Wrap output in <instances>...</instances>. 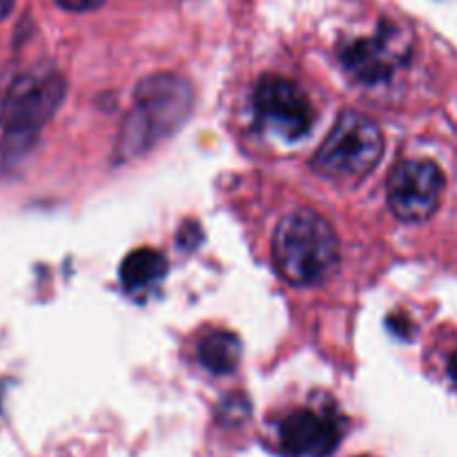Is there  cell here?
Returning a JSON list of instances; mask_svg holds the SVG:
<instances>
[{
	"instance_id": "9a60e30c",
	"label": "cell",
	"mask_w": 457,
	"mask_h": 457,
	"mask_svg": "<svg viewBox=\"0 0 457 457\" xmlns=\"http://www.w3.org/2000/svg\"><path fill=\"white\" fill-rule=\"evenodd\" d=\"M449 375H451V379L457 384V353H453L449 360Z\"/></svg>"
},
{
	"instance_id": "7a4b0ae2",
	"label": "cell",
	"mask_w": 457,
	"mask_h": 457,
	"mask_svg": "<svg viewBox=\"0 0 457 457\" xmlns=\"http://www.w3.org/2000/svg\"><path fill=\"white\" fill-rule=\"evenodd\" d=\"M192 85L183 76L161 71L143 79L134 92V110L125 120L119 147L125 156L143 154L177 132L192 112Z\"/></svg>"
},
{
	"instance_id": "9c48e42d",
	"label": "cell",
	"mask_w": 457,
	"mask_h": 457,
	"mask_svg": "<svg viewBox=\"0 0 457 457\" xmlns=\"http://www.w3.org/2000/svg\"><path fill=\"white\" fill-rule=\"evenodd\" d=\"M168 272V259L154 248H138L120 263V281L128 293H143L159 284Z\"/></svg>"
},
{
	"instance_id": "6da1fadb",
	"label": "cell",
	"mask_w": 457,
	"mask_h": 457,
	"mask_svg": "<svg viewBox=\"0 0 457 457\" xmlns=\"http://www.w3.org/2000/svg\"><path fill=\"white\" fill-rule=\"evenodd\" d=\"M272 259L288 284L320 286L337 270L339 239L321 214L295 210L277 226Z\"/></svg>"
},
{
	"instance_id": "8992f818",
	"label": "cell",
	"mask_w": 457,
	"mask_h": 457,
	"mask_svg": "<svg viewBox=\"0 0 457 457\" xmlns=\"http://www.w3.org/2000/svg\"><path fill=\"white\" fill-rule=\"evenodd\" d=\"M254 112L263 128L281 137L284 141H297L315 120L311 98L299 85L284 76H263L254 89Z\"/></svg>"
},
{
	"instance_id": "3957f363",
	"label": "cell",
	"mask_w": 457,
	"mask_h": 457,
	"mask_svg": "<svg viewBox=\"0 0 457 457\" xmlns=\"http://www.w3.org/2000/svg\"><path fill=\"white\" fill-rule=\"evenodd\" d=\"M384 156L379 125L360 112H344L317 150L312 168L339 181H353L373 172Z\"/></svg>"
},
{
	"instance_id": "5b68a950",
	"label": "cell",
	"mask_w": 457,
	"mask_h": 457,
	"mask_svg": "<svg viewBox=\"0 0 457 457\" xmlns=\"http://www.w3.org/2000/svg\"><path fill=\"white\" fill-rule=\"evenodd\" d=\"M445 192V172L427 159H409L395 165L388 177V208L400 221H427L437 210Z\"/></svg>"
},
{
	"instance_id": "5bb4252c",
	"label": "cell",
	"mask_w": 457,
	"mask_h": 457,
	"mask_svg": "<svg viewBox=\"0 0 457 457\" xmlns=\"http://www.w3.org/2000/svg\"><path fill=\"white\" fill-rule=\"evenodd\" d=\"M12 7H13V0H0V21L12 13Z\"/></svg>"
},
{
	"instance_id": "30bf717a",
	"label": "cell",
	"mask_w": 457,
	"mask_h": 457,
	"mask_svg": "<svg viewBox=\"0 0 457 457\" xmlns=\"http://www.w3.org/2000/svg\"><path fill=\"white\" fill-rule=\"evenodd\" d=\"M241 342L235 333L228 330H210L199 342V360L210 373L226 375L239 366Z\"/></svg>"
},
{
	"instance_id": "ba28073f",
	"label": "cell",
	"mask_w": 457,
	"mask_h": 457,
	"mask_svg": "<svg viewBox=\"0 0 457 457\" xmlns=\"http://www.w3.org/2000/svg\"><path fill=\"white\" fill-rule=\"evenodd\" d=\"M279 440L284 453L290 457H328L342 440V424L330 413L295 411L281 422Z\"/></svg>"
},
{
	"instance_id": "52a82bcc",
	"label": "cell",
	"mask_w": 457,
	"mask_h": 457,
	"mask_svg": "<svg viewBox=\"0 0 457 457\" xmlns=\"http://www.w3.org/2000/svg\"><path fill=\"white\" fill-rule=\"evenodd\" d=\"M411 56V38L402 27L382 22L373 36L357 38L344 49L342 61L346 70L361 83L388 80Z\"/></svg>"
},
{
	"instance_id": "8fae6325",
	"label": "cell",
	"mask_w": 457,
	"mask_h": 457,
	"mask_svg": "<svg viewBox=\"0 0 457 457\" xmlns=\"http://www.w3.org/2000/svg\"><path fill=\"white\" fill-rule=\"evenodd\" d=\"M38 134L31 132H4L3 141H0V165L4 168H12L13 163L27 156V152L31 150V145L36 143Z\"/></svg>"
},
{
	"instance_id": "277c9868",
	"label": "cell",
	"mask_w": 457,
	"mask_h": 457,
	"mask_svg": "<svg viewBox=\"0 0 457 457\" xmlns=\"http://www.w3.org/2000/svg\"><path fill=\"white\" fill-rule=\"evenodd\" d=\"M65 80L56 70H27L12 80L0 103V125L4 132H31L52 119L65 98Z\"/></svg>"
},
{
	"instance_id": "7c38bea8",
	"label": "cell",
	"mask_w": 457,
	"mask_h": 457,
	"mask_svg": "<svg viewBox=\"0 0 457 457\" xmlns=\"http://www.w3.org/2000/svg\"><path fill=\"white\" fill-rule=\"evenodd\" d=\"M179 241H181V245H186V248H195L196 244L201 241V228L192 226V223H186V226L181 228V232H179Z\"/></svg>"
},
{
	"instance_id": "4fadbf2b",
	"label": "cell",
	"mask_w": 457,
	"mask_h": 457,
	"mask_svg": "<svg viewBox=\"0 0 457 457\" xmlns=\"http://www.w3.org/2000/svg\"><path fill=\"white\" fill-rule=\"evenodd\" d=\"M70 12H92V9L101 7L105 0H58Z\"/></svg>"
}]
</instances>
